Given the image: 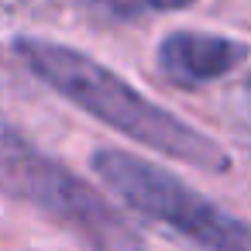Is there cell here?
<instances>
[{
	"label": "cell",
	"mask_w": 251,
	"mask_h": 251,
	"mask_svg": "<svg viewBox=\"0 0 251 251\" xmlns=\"http://www.w3.org/2000/svg\"><path fill=\"white\" fill-rule=\"evenodd\" d=\"M14 52L21 62L59 97L86 110L90 117L103 121L107 127L141 141L145 148L179 158L186 165H196L203 172H227L230 151L203 134L200 127L186 124L172 110L158 107L155 100L141 97L127 79L100 66L97 59L83 55L73 45H59L49 38H18Z\"/></svg>",
	"instance_id": "1"
},
{
	"label": "cell",
	"mask_w": 251,
	"mask_h": 251,
	"mask_svg": "<svg viewBox=\"0 0 251 251\" xmlns=\"http://www.w3.org/2000/svg\"><path fill=\"white\" fill-rule=\"evenodd\" d=\"M0 193L62 224L93 251H145L141 234L100 189L35 148L7 121H0Z\"/></svg>",
	"instance_id": "2"
},
{
	"label": "cell",
	"mask_w": 251,
	"mask_h": 251,
	"mask_svg": "<svg viewBox=\"0 0 251 251\" xmlns=\"http://www.w3.org/2000/svg\"><path fill=\"white\" fill-rule=\"evenodd\" d=\"M93 172L141 217L172 227L203 251H251V224L227 213L172 172L121 148H100L90 158Z\"/></svg>",
	"instance_id": "3"
},
{
	"label": "cell",
	"mask_w": 251,
	"mask_h": 251,
	"mask_svg": "<svg viewBox=\"0 0 251 251\" xmlns=\"http://www.w3.org/2000/svg\"><path fill=\"white\" fill-rule=\"evenodd\" d=\"M248 55H251V49L244 42H234V38H224V35L172 31L158 42L155 66L169 83H176L182 90H196V86L224 79Z\"/></svg>",
	"instance_id": "4"
},
{
	"label": "cell",
	"mask_w": 251,
	"mask_h": 251,
	"mask_svg": "<svg viewBox=\"0 0 251 251\" xmlns=\"http://www.w3.org/2000/svg\"><path fill=\"white\" fill-rule=\"evenodd\" d=\"M100 4L117 21H138V18H148V14H165V11L193 7L196 0H100Z\"/></svg>",
	"instance_id": "5"
},
{
	"label": "cell",
	"mask_w": 251,
	"mask_h": 251,
	"mask_svg": "<svg viewBox=\"0 0 251 251\" xmlns=\"http://www.w3.org/2000/svg\"><path fill=\"white\" fill-rule=\"evenodd\" d=\"M248 90H251V76H248Z\"/></svg>",
	"instance_id": "6"
}]
</instances>
